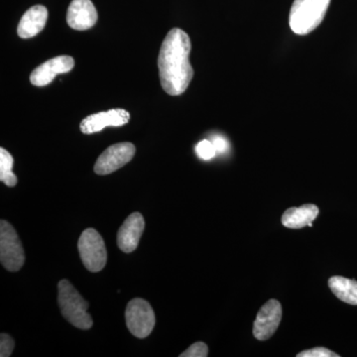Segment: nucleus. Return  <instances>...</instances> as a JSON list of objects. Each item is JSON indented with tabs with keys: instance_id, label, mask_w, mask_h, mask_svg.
Returning a JSON list of instances; mask_svg holds the SVG:
<instances>
[{
	"instance_id": "2",
	"label": "nucleus",
	"mask_w": 357,
	"mask_h": 357,
	"mask_svg": "<svg viewBox=\"0 0 357 357\" xmlns=\"http://www.w3.org/2000/svg\"><path fill=\"white\" fill-rule=\"evenodd\" d=\"M58 303L64 318L81 330H89L93 325L88 312L89 304L69 281L59 282Z\"/></svg>"
},
{
	"instance_id": "7",
	"label": "nucleus",
	"mask_w": 357,
	"mask_h": 357,
	"mask_svg": "<svg viewBox=\"0 0 357 357\" xmlns=\"http://www.w3.org/2000/svg\"><path fill=\"white\" fill-rule=\"evenodd\" d=\"M132 143H117L107 148L96 160L95 172L98 175H109L129 163L135 155Z\"/></svg>"
},
{
	"instance_id": "1",
	"label": "nucleus",
	"mask_w": 357,
	"mask_h": 357,
	"mask_svg": "<svg viewBox=\"0 0 357 357\" xmlns=\"http://www.w3.org/2000/svg\"><path fill=\"white\" fill-rule=\"evenodd\" d=\"M192 45L187 33L174 28L162 43L158 57L160 81L170 96H180L191 83L194 70L189 57Z\"/></svg>"
},
{
	"instance_id": "8",
	"label": "nucleus",
	"mask_w": 357,
	"mask_h": 357,
	"mask_svg": "<svg viewBox=\"0 0 357 357\" xmlns=\"http://www.w3.org/2000/svg\"><path fill=\"white\" fill-rule=\"evenodd\" d=\"M282 319V307L277 300L268 301L258 312L253 325V335L259 340H267L276 332Z\"/></svg>"
},
{
	"instance_id": "14",
	"label": "nucleus",
	"mask_w": 357,
	"mask_h": 357,
	"mask_svg": "<svg viewBox=\"0 0 357 357\" xmlns=\"http://www.w3.org/2000/svg\"><path fill=\"white\" fill-rule=\"evenodd\" d=\"M319 215L318 206L312 204H304L300 208H291L282 215V223L288 229H303L312 227V222Z\"/></svg>"
},
{
	"instance_id": "19",
	"label": "nucleus",
	"mask_w": 357,
	"mask_h": 357,
	"mask_svg": "<svg viewBox=\"0 0 357 357\" xmlns=\"http://www.w3.org/2000/svg\"><path fill=\"white\" fill-rule=\"evenodd\" d=\"M298 357H340L337 354L326 349V347H314V349H309L300 352L297 354Z\"/></svg>"
},
{
	"instance_id": "11",
	"label": "nucleus",
	"mask_w": 357,
	"mask_h": 357,
	"mask_svg": "<svg viewBox=\"0 0 357 357\" xmlns=\"http://www.w3.org/2000/svg\"><path fill=\"white\" fill-rule=\"evenodd\" d=\"M144 218L140 213H133L126 218L117 234V245L126 253L133 252L144 231Z\"/></svg>"
},
{
	"instance_id": "10",
	"label": "nucleus",
	"mask_w": 357,
	"mask_h": 357,
	"mask_svg": "<svg viewBox=\"0 0 357 357\" xmlns=\"http://www.w3.org/2000/svg\"><path fill=\"white\" fill-rule=\"evenodd\" d=\"M129 119H130V114L126 110L110 109L86 117L81 122V130L84 134L100 132L107 126L119 128L124 126L128 123Z\"/></svg>"
},
{
	"instance_id": "17",
	"label": "nucleus",
	"mask_w": 357,
	"mask_h": 357,
	"mask_svg": "<svg viewBox=\"0 0 357 357\" xmlns=\"http://www.w3.org/2000/svg\"><path fill=\"white\" fill-rule=\"evenodd\" d=\"M196 153L199 158L208 161V160L213 159L217 155V151H215V148L211 141L203 140L197 145Z\"/></svg>"
},
{
	"instance_id": "13",
	"label": "nucleus",
	"mask_w": 357,
	"mask_h": 357,
	"mask_svg": "<svg viewBox=\"0 0 357 357\" xmlns=\"http://www.w3.org/2000/svg\"><path fill=\"white\" fill-rule=\"evenodd\" d=\"M48 20V10L43 6H35L28 9L21 18L18 25V36L28 39L36 36L46 25Z\"/></svg>"
},
{
	"instance_id": "21",
	"label": "nucleus",
	"mask_w": 357,
	"mask_h": 357,
	"mask_svg": "<svg viewBox=\"0 0 357 357\" xmlns=\"http://www.w3.org/2000/svg\"><path fill=\"white\" fill-rule=\"evenodd\" d=\"M211 142H213L217 153L223 154L229 150V142H227L225 138L222 137V136H217V137L211 140Z\"/></svg>"
},
{
	"instance_id": "6",
	"label": "nucleus",
	"mask_w": 357,
	"mask_h": 357,
	"mask_svg": "<svg viewBox=\"0 0 357 357\" xmlns=\"http://www.w3.org/2000/svg\"><path fill=\"white\" fill-rule=\"evenodd\" d=\"M126 321L129 332L138 338L147 337L153 331L156 317L147 301L136 298L128 303Z\"/></svg>"
},
{
	"instance_id": "12",
	"label": "nucleus",
	"mask_w": 357,
	"mask_h": 357,
	"mask_svg": "<svg viewBox=\"0 0 357 357\" xmlns=\"http://www.w3.org/2000/svg\"><path fill=\"white\" fill-rule=\"evenodd\" d=\"M98 21V13L91 0H73L68 8L67 22L79 31L88 30Z\"/></svg>"
},
{
	"instance_id": "9",
	"label": "nucleus",
	"mask_w": 357,
	"mask_h": 357,
	"mask_svg": "<svg viewBox=\"0 0 357 357\" xmlns=\"http://www.w3.org/2000/svg\"><path fill=\"white\" fill-rule=\"evenodd\" d=\"M74 66V59L70 56H59L51 59L33 70L30 82L36 86H47L51 84L58 75L70 72Z\"/></svg>"
},
{
	"instance_id": "18",
	"label": "nucleus",
	"mask_w": 357,
	"mask_h": 357,
	"mask_svg": "<svg viewBox=\"0 0 357 357\" xmlns=\"http://www.w3.org/2000/svg\"><path fill=\"white\" fill-rule=\"evenodd\" d=\"M208 354V345L204 342L192 344L187 351L181 354V357H206Z\"/></svg>"
},
{
	"instance_id": "15",
	"label": "nucleus",
	"mask_w": 357,
	"mask_h": 357,
	"mask_svg": "<svg viewBox=\"0 0 357 357\" xmlns=\"http://www.w3.org/2000/svg\"><path fill=\"white\" fill-rule=\"evenodd\" d=\"M328 287L338 299L357 306V282L344 277L335 276L328 280Z\"/></svg>"
},
{
	"instance_id": "4",
	"label": "nucleus",
	"mask_w": 357,
	"mask_h": 357,
	"mask_svg": "<svg viewBox=\"0 0 357 357\" xmlns=\"http://www.w3.org/2000/svg\"><path fill=\"white\" fill-rule=\"evenodd\" d=\"M84 266L89 271L100 272L107 261V250L102 236L93 229L84 230L77 243Z\"/></svg>"
},
{
	"instance_id": "20",
	"label": "nucleus",
	"mask_w": 357,
	"mask_h": 357,
	"mask_svg": "<svg viewBox=\"0 0 357 357\" xmlns=\"http://www.w3.org/2000/svg\"><path fill=\"white\" fill-rule=\"evenodd\" d=\"M14 349V340L13 337L6 333L0 335V356L9 357L13 354Z\"/></svg>"
},
{
	"instance_id": "3",
	"label": "nucleus",
	"mask_w": 357,
	"mask_h": 357,
	"mask_svg": "<svg viewBox=\"0 0 357 357\" xmlns=\"http://www.w3.org/2000/svg\"><path fill=\"white\" fill-rule=\"evenodd\" d=\"M331 0H295L291 7L289 24L298 35H307L314 31L321 22Z\"/></svg>"
},
{
	"instance_id": "5",
	"label": "nucleus",
	"mask_w": 357,
	"mask_h": 357,
	"mask_svg": "<svg viewBox=\"0 0 357 357\" xmlns=\"http://www.w3.org/2000/svg\"><path fill=\"white\" fill-rule=\"evenodd\" d=\"M0 261L6 270L16 272L24 265L25 253L17 232L10 223L0 222Z\"/></svg>"
},
{
	"instance_id": "16",
	"label": "nucleus",
	"mask_w": 357,
	"mask_h": 357,
	"mask_svg": "<svg viewBox=\"0 0 357 357\" xmlns=\"http://www.w3.org/2000/svg\"><path fill=\"white\" fill-rule=\"evenodd\" d=\"M13 157L4 148H0V181L7 187H15L17 177L13 172Z\"/></svg>"
}]
</instances>
